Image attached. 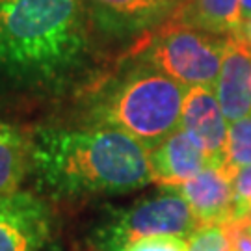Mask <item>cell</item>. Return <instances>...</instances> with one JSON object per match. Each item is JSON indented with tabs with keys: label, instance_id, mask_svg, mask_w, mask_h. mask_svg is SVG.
Here are the masks:
<instances>
[{
	"label": "cell",
	"instance_id": "5",
	"mask_svg": "<svg viewBox=\"0 0 251 251\" xmlns=\"http://www.w3.org/2000/svg\"><path fill=\"white\" fill-rule=\"evenodd\" d=\"M227 37L166 23L151 41L144 43L147 63L182 86L214 88L224 62Z\"/></svg>",
	"mask_w": 251,
	"mask_h": 251
},
{
	"label": "cell",
	"instance_id": "6",
	"mask_svg": "<svg viewBox=\"0 0 251 251\" xmlns=\"http://www.w3.org/2000/svg\"><path fill=\"white\" fill-rule=\"evenodd\" d=\"M52 229V214L30 192L0 198V251H41Z\"/></svg>",
	"mask_w": 251,
	"mask_h": 251
},
{
	"label": "cell",
	"instance_id": "21",
	"mask_svg": "<svg viewBox=\"0 0 251 251\" xmlns=\"http://www.w3.org/2000/svg\"><path fill=\"white\" fill-rule=\"evenodd\" d=\"M244 220L251 224V201L248 203V206H246V212H244Z\"/></svg>",
	"mask_w": 251,
	"mask_h": 251
},
{
	"label": "cell",
	"instance_id": "16",
	"mask_svg": "<svg viewBox=\"0 0 251 251\" xmlns=\"http://www.w3.org/2000/svg\"><path fill=\"white\" fill-rule=\"evenodd\" d=\"M190 238L182 236H149L128 244L125 251H188Z\"/></svg>",
	"mask_w": 251,
	"mask_h": 251
},
{
	"label": "cell",
	"instance_id": "7",
	"mask_svg": "<svg viewBox=\"0 0 251 251\" xmlns=\"http://www.w3.org/2000/svg\"><path fill=\"white\" fill-rule=\"evenodd\" d=\"M180 126L205 152L208 166H218V168L224 166L229 125L220 102L216 99L214 88L208 86L188 88L182 104Z\"/></svg>",
	"mask_w": 251,
	"mask_h": 251
},
{
	"label": "cell",
	"instance_id": "15",
	"mask_svg": "<svg viewBox=\"0 0 251 251\" xmlns=\"http://www.w3.org/2000/svg\"><path fill=\"white\" fill-rule=\"evenodd\" d=\"M188 251H231L224 227L222 225L199 227L198 231L190 236Z\"/></svg>",
	"mask_w": 251,
	"mask_h": 251
},
{
	"label": "cell",
	"instance_id": "9",
	"mask_svg": "<svg viewBox=\"0 0 251 251\" xmlns=\"http://www.w3.org/2000/svg\"><path fill=\"white\" fill-rule=\"evenodd\" d=\"M180 196L188 201L199 227L224 225L233 220V179L218 166H206L184 182Z\"/></svg>",
	"mask_w": 251,
	"mask_h": 251
},
{
	"label": "cell",
	"instance_id": "4",
	"mask_svg": "<svg viewBox=\"0 0 251 251\" xmlns=\"http://www.w3.org/2000/svg\"><path fill=\"white\" fill-rule=\"evenodd\" d=\"M199 229L196 214L180 194H160L116 210L100 220L88 236V251H125L149 236L190 238Z\"/></svg>",
	"mask_w": 251,
	"mask_h": 251
},
{
	"label": "cell",
	"instance_id": "19",
	"mask_svg": "<svg viewBox=\"0 0 251 251\" xmlns=\"http://www.w3.org/2000/svg\"><path fill=\"white\" fill-rule=\"evenodd\" d=\"M236 36L242 37L244 43H246V45L251 49V17L244 21L242 26H240V30H238V34H236Z\"/></svg>",
	"mask_w": 251,
	"mask_h": 251
},
{
	"label": "cell",
	"instance_id": "17",
	"mask_svg": "<svg viewBox=\"0 0 251 251\" xmlns=\"http://www.w3.org/2000/svg\"><path fill=\"white\" fill-rule=\"evenodd\" d=\"M233 196H234V212L231 222L244 220L246 206L251 201V166H246L234 175L233 179Z\"/></svg>",
	"mask_w": 251,
	"mask_h": 251
},
{
	"label": "cell",
	"instance_id": "10",
	"mask_svg": "<svg viewBox=\"0 0 251 251\" xmlns=\"http://www.w3.org/2000/svg\"><path fill=\"white\" fill-rule=\"evenodd\" d=\"M149 164L152 182L168 188H180L199 171L205 170L208 160L194 138L179 126L149 151Z\"/></svg>",
	"mask_w": 251,
	"mask_h": 251
},
{
	"label": "cell",
	"instance_id": "1",
	"mask_svg": "<svg viewBox=\"0 0 251 251\" xmlns=\"http://www.w3.org/2000/svg\"><path fill=\"white\" fill-rule=\"evenodd\" d=\"M100 36L86 0H0V100L86 86L102 62Z\"/></svg>",
	"mask_w": 251,
	"mask_h": 251
},
{
	"label": "cell",
	"instance_id": "12",
	"mask_svg": "<svg viewBox=\"0 0 251 251\" xmlns=\"http://www.w3.org/2000/svg\"><path fill=\"white\" fill-rule=\"evenodd\" d=\"M168 23L220 36H233L242 26L240 0H182L168 17Z\"/></svg>",
	"mask_w": 251,
	"mask_h": 251
},
{
	"label": "cell",
	"instance_id": "13",
	"mask_svg": "<svg viewBox=\"0 0 251 251\" xmlns=\"http://www.w3.org/2000/svg\"><path fill=\"white\" fill-rule=\"evenodd\" d=\"M30 170V138L0 119V198L19 192Z\"/></svg>",
	"mask_w": 251,
	"mask_h": 251
},
{
	"label": "cell",
	"instance_id": "3",
	"mask_svg": "<svg viewBox=\"0 0 251 251\" xmlns=\"http://www.w3.org/2000/svg\"><path fill=\"white\" fill-rule=\"evenodd\" d=\"M188 88L151 63H136L106 90L95 114L100 126H114L149 151L180 126Z\"/></svg>",
	"mask_w": 251,
	"mask_h": 251
},
{
	"label": "cell",
	"instance_id": "2",
	"mask_svg": "<svg viewBox=\"0 0 251 251\" xmlns=\"http://www.w3.org/2000/svg\"><path fill=\"white\" fill-rule=\"evenodd\" d=\"M30 170L39 188L60 198L125 194L152 182L149 149L114 126L37 128Z\"/></svg>",
	"mask_w": 251,
	"mask_h": 251
},
{
	"label": "cell",
	"instance_id": "11",
	"mask_svg": "<svg viewBox=\"0 0 251 251\" xmlns=\"http://www.w3.org/2000/svg\"><path fill=\"white\" fill-rule=\"evenodd\" d=\"M100 30L134 32L171 15L182 0H86Z\"/></svg>",
	"mask_w": 251,
	"mask_h": 251
},
{
	"label": "cell",
	"instance_id": "22",
	"mask_svg": "<svg viewBox=\"0 0 251 251\" xmlns=\"http://www.w3.org/2000/svg\"><path fill=\"white\" fill-rule=\"evenodd\" d=\"M250 229H251V225H250Z\"/></svg>",
	"mask_w": 251,
	"mask_h": 251
},
{
	"label": "cell",
	"instance_id": "14",
	"mask_svg": "<svg viewBox=\"0 0 251 251\" xmlns=\"http://www.w3.org/2000/svg\"><path fill=\"white\" fill-rule=\"evenodd\" d=\"M246 166H251V114L229 125L227 151L222 170L234 179V175Z\"/></svg>",
	"mask_w": 251,
	"mask_h": 251
},
{
	"label": "cell",
	"instance_id": "20",
	"mask_svg": "<svg viewBox=\"0 0 251 251\" xmlns=\"http://www.w3.org/2000/svg\"><path fill=\"white\" fill-rule=\"evenodd\" d=\"M240 8H242V23L246 19L251 17V0H240Z\"/></svg>",
	"mask_w": 251,
	"mask_h": 251
},
{
	"label": "cell",
	"instance_id": "18",
	"mask_svg": "<svg viewBox=\"0 0 251 251\" xmlns=\"http://www.w3.org/2000/svg\"><path fill=\"white\" fill-rule=\"evenodd\" d=\"M250 222L238 220V222H227L224 224L225 236L229 242L231 251H251V229Z\"/></svg>",
	"mask_w": 251,
	"mask_h": 251
},
{
	"label": "cell",
	"instance_id": "8",
	"mask_svg": "<svg viewBox=\"0 0 251 251\" xmlns=\"http://www.w3.org/2000/svg\"><path fill=\"white\" fill-rule=\"evenodd\" d=\"M214 93L229 123L251 114V49L236 34L227 37Z\"/></svg>",
	"mask_w": 251,
	"mask_h": 251
}]
</instances>
